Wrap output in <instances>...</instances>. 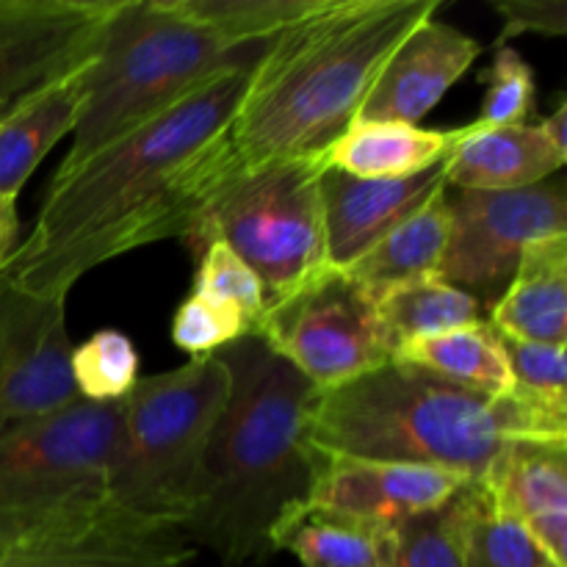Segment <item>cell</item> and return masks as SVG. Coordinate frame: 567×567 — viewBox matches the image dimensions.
<instances>
[{
    "label": "cell",
    "mask_w": 567,
    "mask_h": 567,
    "mask_svg": "<svg viewBox=\"0 0 567 567\" xmlns=\"http://www.w3.org/2000/svg\"><path fill=\"white\" fill-rule=\"evenodd\" d=\"M252 70L227 72L169 111L53 177L33 233L6 277L39 297H64L78 277L144 244L188 241L227 172V127Z\"/></svg>",
    "instance_id": "cell-1"
},
{
    "label": "cell",
    "mask_w": 567,
    "mask_h": 567,
    "mask_svg": "<svg viewBox=\"0 0 567 567\" xmlns=\"http://www.w3.org/2000/svg\"><path fill=\"white\" fill-rule=\"evenodd\" d=\"M214 354L230 391L205 454L197 507L181 529L225 567L264 563L275 554L277 524L313 496L321 454L310 424L321 391L255 332Z\"/></svg>",
    "instance_id": "cell-2"
},
{
    "label": "cell",
    "mask_w": 567,
    "mask_h": 567,
    "mask_svg": "<svg viewBox=\"0 0 567 567\" xmlns=\"http://www.w3.org/2000/svg\"><path fill=\"white\" fill-rule=\"evenodd\" d=\"M437 0H330L288 28L255 66L227 127V172L286 158H321L349 125L404 37L435 17Z\"/></svg>",
    "instance_id": "cell-3"
},
{
    "label": "cell",
    "mask_w": 567,
    "mask_h": 567,
    "mask_svg": "<svg viewBox=\"0 0 567 567\" xmlns=\"http://www.w3.org/2000/svg\"><path fill=\"white\" fill-rule=\"evenodd\" d=\"M310 441L321 457L424 465L482 482L513 441H567V413L518 391L480 396L391 360L321 393Z\"/></svg>",
    "instance_id": "cell-4"
},
{
    "label": "cell",
    "mask_w": 567,
    "mask_h": 567,
    "mask_svg": "<svg viewBox=\"0 0 567 567\" xmlns=\"http://www.w3.org/2000/svg\"><path fill=\"white\" fill-rule=\"evenodd\" d=\"M275 39L238 42L188 17L177 0H111L92 59L78 72L81 114L55 177L216 78L258 66Z\"/></svg>",
    "instance_id": "cell-5"
},
{
    "label": "cell",
    "mask_w": 567,
    "mask_h": 567,
    "mask_svg": "<svg viewBox=\"0 0 567 567\" xmlns=\"http://www.w3.org/2000/svg\"><path fill=\"white\" fill-rule=\"evenodd\" d=\"M230 374L216 354L138 380L122 402L109 502L138 518L183 526L197 507L205 454Z\"/></svg>",
    "instance_id": "cell-6"
},
{
    "label": "cell",
    "mask_w": 567,
    "mask_h": 567,
    "mask_svg": "<svg viewBox=\"0 0 567 567\" xmlns=\"http://www.w3.org/2000/svg\"><path fill=\"white\" fill-rule=\"evenodd\" d=\"M321 158H286L241 169L221 183L194 227V249L221 241L255 271L266 305L327 266Z\"/></svg>",
    "instance_id": "cell-7"
},
{
    "label": "cell",
    "mask_w": 567,
    "mask_h": 567,
    "mask_svg": "<svg viewBox=\"0 0 567 567\" xmlns=\"http://www.w3.org/2000/svg\"><path fill=\"white\" fill-rule=\"evenodd\" d=\"M122 402H75L0 430V520H25L109 498Z\"/></svg>",
    "instance_id": "cell-8"
},
{
    "label": "cell",
    "mask_w": 567,
    "mask_h": 567,
    "mask_svg": "<svg viewBox=\"0 0 567 567\" xmlns=\"http://www.w3.org/2000/svg\"><path fill=\"white\" fill-rule=\"evenodd\" d=\"M252 332L321 393L391 363L396 354L374 293L330 264L266 305Z\"/></svg>",
    "instance_id": "cell-9"
},
{
    "label": "cell",
    "mask_w": 567,
    "mask_h": 567,
    "mask_svg": "<svg viewBox=\"0 0 567 567\" xmlns=\"http://www.w3.org/2000/svg\"><path fill=\"white\" fill-rule=\"evenodd\" d=\"M449 244L437 275L491 313L513 280L529 244L567 236L563 177L513 192H471L446 186Z\"/></svg>",
    "instance_id": "cell-10"
},
{
    "label": "cell",
    "mask_w": 567,
    "mask_h": 567,
    "mask_svg": "<svg viewBox=\"0 0 567 567\" xmlns=\"http://www.w3.org/2000/svg\"><path fill=\"white\" fill-rule=\"evenodd\" d=\"M181 526L125 513L109 498L25 520H0V567H192Z\"/></svg>",
    "instance_id": "cell-11"
},
{
    "label": "cell",
    "mask_w": 567,
    "mask_h": 567,
    "mask_svg": "<svg viewBox=\"0 0 567 567\" xmlns=\"http://www.w3.org/2000/svg\"><path fill=\"white\" fill-rule=\"evenodd\" d=\"M64 297L28 293L0 277V421L42 419L81 402L72 382Z\"/></svg>",
    "instance_id": "cell-12"
},
{
    "label": "cell",
    "mask_w": 567,
    "mask_h": 567,
    "mask_svg": "<svg viewBox=\"0 0 567 567\" xmlns=\"http://www.w3.org/2000/svg\"><path fill=\"white\" fill-rule=\"evenodd\" d=\"M109 9L111 0H0V120L86 66Z\"/></svg>",
    "instance_id": "cell-13"
},
{
    "label": "cell",
    "mask_w": 567,
    "mask_h": 567,
    "mask_svg": "<svg viewBox=\"0 0 567 567\" xmlns=\"http://www.w3.org/2000/svg\"><path fill=\"white\" fill-rule=\"evenodd\" d=\"M468 480L424 465L321 457L310 502L393 529L457 496Z\"/></svg>",
    "instance_id": "cell-14"
},
{
    "label": "cell",
    "mask_w": 567,
    "mask_h": 567,
    "mask_svg": "<svg viewBox=\"0 0 567 567\" xmlns=\"http://www.w3.org/2000/svg\"><path fill=\"white\" fill-rule=\"evenodd\" d=\"M480 55V42L435 17L415 25L388 55L360 109L358 122L415 125L465 75Z\"/></svg>",
    "instance_id": "cell-15"
},
{
    "label": "cell",
    "mask_w": 567,
    "mask_h": 567,
    "mask_svg": "<svg viewBox=\"0 0 567 567\" xmlns=\"http://www.w3.org/2000/svg\"><path fill=\"white\" fill-rule=\"evenodd\" d=\"M319 188L321 208H324L327 264L347 269L399 221L443 192L446 177H443V164L402 181H365L324 166Z\"/></svg>",
    "instance_id": "cell-16"
},
{
    "label": "cell",
    "mask_w": 567,
    "mask_h": 567,
    "mask_svg": "<svg viewBox=\"0 0 567 567\" xmlns=\"http://www.w3.org/2000/svg\"><path fill=\"white\" fill-rule=\"evenodd\" d=\"M567 153H559L537 125L454 127V142L443 161L452 188L513 192L559 175Z\"/></svg>",
    "instance_id": "cell-17"
},
{
    "label": "cell",
    "mask_w": 567,
    "mask_h": 567,
    "mask_svg": "<svg viewBox=\"0 0 567 567\" xmlns=\"http://www.w3.org/2000/svg\"><path fill=\"white\" fill-rule=\"evenodd\" d=\"M487 321L504 338L565 347L567 338V236L543 238L524 249Z\"/></svg>",
    "instance_id": "cell-18"
},
{
    "label": "cell",
    "mask_w": 567,
    "mask_h": 567,
    "mask_svg": "<svg viewBox=\"0 0 567 567\" xmlns=\"http://www.w3.org/2000/svg\"><path fill=\"white\" fill-rule=\"evenodd\" d=\"M454 131L404 122H354L321 155L324 166L365 181H402L443 164Z\"/></svg>",
    "instance_id": "cell-19"
},
{
    "label": "cell",
    "mask_w": 567,
    "mask_h": 567,
    "mask_svg": "<svg viewBox=\"0 0 567 567\" xmlns=\"http://www.w3.org/2000/svg\"><path fill=\"white\" fill-rule=\"evenodd\" d=\"M78 72L31 94L0 120V197L17 203V194L44 155L75 131L81 114Z\"/></svg>",
    "instance_id": "cell-20"
},
{
    "label": "cell",
    "mask_w": 567,
    "mask_h": 567,
    "mask_svg": "<svg viewBox=\"0 0 567 567\" xmlns=\"http://www.w3.org/2000/svg\"><path fill=\"white\" fill-rule=\"evenodd\" d=\"M393 360L430 371L487 399H504L515 388L502 336L487 319L441 336L399 343Z\"/></svg>",
    "instance_id": "cell-21"
},
{
    "label": "cell",
    "mask_w": 567,
    "mask_h": 567,
    "mask_svg": "<svg viewBox=\"0 0 567 567\" xmlns=\"http://www.w3.org/2000/svg\"><path fill=\"white\" fill-rule=\"evenodd\" d=\"M388 537L391 529L308 502L277 524L271 546L302 567H385Z\"/></svg>",
    "instance_id": "cell-22"
},
{
    "label": "cell",
    "mask_w": 567,
    "mask_h": 567,
    "mask_svg": "<svg viewBox=\"0 0 567 567\" xmlns=\"http://www.w3.org/2000/svg\"><path fill=\"white\" fill-rule=\"evenodd\" d=\"M515 520L567 509V441H513L480 482Z\"/></svg>",
    "instance_id": "cell-23"
},
{
    "label": "cell",
    "mask_w": 567,
    "mask_h": 567,
    "mask_svg": "<svg viewBox=\"0 0 567 567\" xmlns=\"http://www.w3.org/2000/svg\"><path fill=\"white\" fill-rule=\"evenodd\" d=\"M446 244L449 208L446 188H443L343 271L371 293H380L388 286L437 271L446 255Z\"/></svg>",
    "instance_id": "cell-24"
},
{
    "label": "cell",
    "mask_w": 567,
    "mask_h": 567,
    "mask_svg": "<svg viewBox=\"0 0 567 567\" xmlns=\"http://www.w3.org/2000/svg\"><path fill=\"white\" fill-rule=\"evenodd\" d=\"M374 297L377 310H380L396 347L404 341L441 336V332L485 319L480 302L463 288L443 280L437 271L388 286Z\"/></svg>",
    "instance_id": "cell-25"
},
{
    "label": "cell",
    "mask_w": 567,
    "mask_h": 567,
    "mask_svg": "<svg viewBox=\"0 0 567 567\" xmlns=\"http://www.w3.org/2000/svg\"><path fill=\"white\" fill-rule=\"evenodd\" d=\"M471 513V482L441 507L393 526L385 567H468L465 529Z\"/></svg>",
    "instance_id": "cell-26"
},
{
    "label": "cell",
    "mask_w": 567,
    "mask_h": 567,
    "mask_svg": "<svg viewBox=\"0 0 567 567\" xmlns=\"http://www.w3.org/2000/svg\"><path fill=\"white\" fill-rule=\"evenodd\" d=\"M177 6L238 42H266L316 17L330 0H177Z\"/></svg>",
    "instance_id": "cell-27"
},
{
    "label": "cell",
    "mask_w": 567,
    "mask_h": 567,
    "mask_svg": "<svg viewBox=\"0 0 567 567\" xmlns=\"http://www.w3.org/2000/svg\"><path fill=\"white\" fill-rule=\"evenodd\" d=\"M465 563L468 567H557L537 548L520 520L493 507L480 482H471Z\"/></svg>",
    "instance_id": "cell-28"
},
{
    "label": "cell",
    "mask_w": 567,
    "mask_h": 567,
    "mask_svg": "<svg viewBox=\"0 0 567 567\" xmlns=\"http://www.w3.org/2000/svg\"><path fill=\"white\" fill-rule=\"evenodd\" d=\"M72 382L81 402L116 404L138 382V352L120 330H97L72 347Z\"/></svg>",
    "instance_id": "cell-29"
},
{
    "label": "cell",
    "mask_w": 567,
    "mask_h": 567,
    "mask_svg": "<svg viewBox=\"0 0 567 567\" xmlns=\"http://www.w3.org/2000/svg\"><path fill=\"white\" fill-rule=\"evenodd\" d=\"M252 324L244 319L241 310L230 302L208 297V293H188L172 319V341L177 349L194 358H208L227 343L249 336Z\"/></svg>",
    "instance_id": "cell-30"
},
{
    "label": "cell",
    "mask_w": 567,
    "mask_h": 567,
    "mask_svg": "<svg viewBox=\"0 0 567 567\" xmlns=\"http://www.w3.org/2000/svg\"><path fill=\"white\" fill-rule=\"evenodd\" d=\"M487 92L482 100L480 116L468 122L471 127H507L526 125V116L535 111L537 83L529 61L513 48H498L491 70L485 72Z\"/></svg>",
    "instance_id": "cell-31"
},
{
    "label": "cell",
    "mask_w": 567,
    "mask_h": 567,
    "mask_svg": "<svg viewBox=\"0 0 567 567\" xmlns=\"http://www.w3.org/2000/svg\"><path fill=\"white\" fill-rule=\"evenodd\" d=\"M194 291L236 305L244 313V319L252 324V330L266 310V293L255 271L227 244L216 241V238L199 249V269L197 277H194Z\"/></svg>",
    "instance_id": "cell-32"
},
{
    "label": "cell",
    "mask_w": 567,
    "mask_h": 567,
    "mask_svg": "<svg viewBox=\"0 0 567 567\" xmlns=\"http://www.w3.org/2000/svg\"><path fill=\"white\" fill-rule=\"evenodd\" d=\"M502 336V332H498ZM504 352H507L509 371H513V391L537 402L567 408V363L565 347L551 343H532L504 338Z\"/></svg>",
    "instance_id": "cell-33"
},
{
    "label": "cell",
    "mask_w": 567,
    "mask_h": 567,
    "mask_svg": "<svg viewBox=\"0 0 567 567\" xmlns=\"http://www.w3.org/2000/svg\"><path fill=\"white\" fill-rule=\"evenodd\" d=\"M496 11L504 20V31L496 44L520 37V33H540V37H565L567 33V3L565 0H502Z\"/></svg>",
    "instance_id": "cell-34"
},
{
    "label": "cell",
    "mask_w": 567,
    "mask_h": 567,
    "mask_svg": "<svg viewBox=\"0 0 567 567\" xmlns=\"http://www.w3.org/2000/svg\"><path fill=\"white\" fill-rule=\"evenodd\" d=\"M524 529L554 565L567 567V509L535 515L524 520Z\"/></svg>",
    "instance_id": "cell-35"
},
{
    "label": "cell",
    "mask_w": 567,
    "mask_h": 567,
    "mask_svg": "<svg viewBox=\"0 0 567 567\" xmlns=\"http://www.w3.org/2000/svg\"><path fill=\"white\" fill-rule=\"evenodd\" d=\"M17 233H20V221H17L14 199L0 197V277L6 275L17 252Z\"/></svg>",
    "instance_id": "cell-36"
},
{
    "label": "cell",
    "mask_w": 567,
    "mask_h": 567,
    "mask_svg": "<svg viewBox=\"0 0 567 567\" xmlns=\"http://www.w3.org/2000/svg\"><path fill=\"white\" fill-rule=\"evenodd\" d=\"M565 120H567V105L559 103L557 109H554L551 116H546V120L540 122V131L543 136L548 138V142L554 144V147L559 150V153H567V127H565Z\"/></svg>",
    "instance_id": "cell-37"
},
{
    "label": "cell",
    "mask_w": 567,
    "mask_h": 567,
    "mask_svg": "<svg viewBox=\"0 0 567 567\" xmlns=\"http://www.w3.org/2000/svg\"><path fill=\"white\" fill-rule=\"evenodd\" d=\"M0 430H3V421H0Z\"/></svg>",
    "instance_id": "cell-38"
}]
</instances>
